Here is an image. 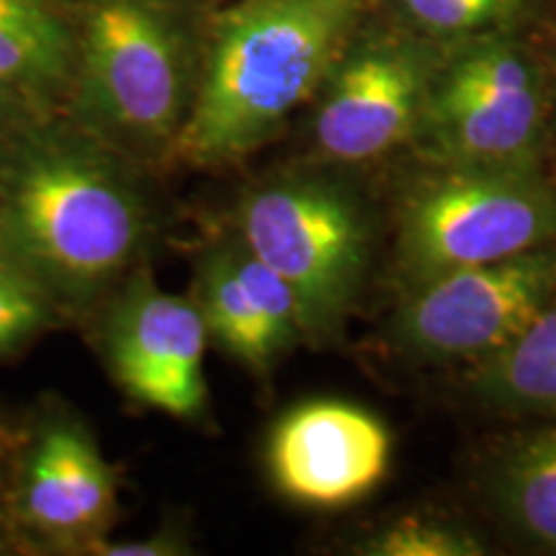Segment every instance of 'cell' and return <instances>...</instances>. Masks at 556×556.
Listing matches in <instances>:
<instances>
[{
	"instance_id": "cell-1",
	"label": "cell",
	"mask_w": 556,
	"mask_h": 556,
	"mask_svg": "<svg viewBox=\"0 0 556 556\" xmlns=\"http://www.w3.org/2000/svg\"><path fill=\"white\" fill-rule=\"evenodd\" d=\"M152 176L65 114L26 124L0 152V258L90 319L163 235Z\"/></svg>"
},
{
	"instance_id": "cell-2",
	"label": "cell",
	"mask_w": 556,
	"mask_h": 556,
	"mask_svg": "<svg viewBox=\"0 0 556 556\" xmlns=\"http://www.w3.org/2000/svg\"><path fill=\"white\" fill-rule=\"evenodd\" d=\"M377 0H235L208 26L197 103L173 163L227 168L315 101Z\"/></svg>"
},
{
	"instance_id": "cell-3",
	"label": "cell",
	"mask_w": 556,
	"mask_h": 556,
	"mask_svg": "<svg viewBox=\"0 0 556 556\" xmlns=\"http://www.w3.org/2000/svg\"><path fill=\"white\" fill-rule=\"evenodd\" d=\"M78 65L62 114L150 170L197 103L217 0H73Z\"/></svg>"
},
{
	"instance_id": "cell-4",
	"label": "cell",
	"mask_w": 556,
	"mask_h": 556,
	"mask_svg": "<svg viewBox=\"0 0 556 556\" xmlns=\"http://www.w3.org/2000/svg\"><path fill=\"white\" fill-rule=\"evenodd\" d=\"M232 232L287 281L304 340L332 343L371 268L374 225L364 199L325 170H283L242 193Z\"/></svg>"
},
{
	"instance_id": "cell-5",
	"label": "cell",
	"mask_w": 556,
	"mask_h": 556,
	"mask_svg": "<svg viewBox=\"0 0 556 556\" xmlns=\"http://www.w3.org/2000/svg\"><path fill=\"white\" fill-rule=\"evenodd\" d=\"M554 114L552 60L528 31L443 47L409 148L426 165L541 168Z\"/></svg>"
},
{
	"instance_id": "cell-6",
	"label": "cell",
	"mask_w": 556,
	"mask_h": 556,
	"mask_svg": "<svg viewBox=\"0 0 556 556\" xmlns=\"http://www.w3.org/2000/svg\"><path fill=\"white\" fill-rule=\"evenodd\" d=\"M397 204L402 289L556 242V184L541 168L426 165Z\"/></svg>"
},
{
	"instance_id": "cell-7",
	"label": "cell",
	"mask_w": 556,
	"mask_h": 556,
	"mask_svg": "<svg viewBox=\"0 0 556 556\" xmlns=\"http://www.w3.org/2000/svg\"><path fill=\"white\" fill-rule=\"evenodd\" d=\"M443 47L374 3L309 103L319 163L358 165L409 144Z\"/></svg>"
},
{
	"instance_id": "cell-8",
	"label": "cell",
	"mask_w": 556,
	"mask_h": 556,
	"mask_svg": "<svg viewBox=\"0 0 556 556\" xmlns=\"http://www.w3.org/2000/svg\"><path fill=\"white\" fill-rule=\"evenodd\" d=\"M119 516V477L73 407L52 402L21 430L0 495L16 552L93 556Z\"/></svg>"
},
{
	"instance_id": "cell-9",
	"label": "cell",
	"mask_w": 556,
	"mask_h": 556,
	"mask_svg": "<svg viewBox=\"0 0 556 556\" xmlns=\"http://www.w3.org/2000/svg\"><path fill=\"white\" fill-rule=\"evenodd\" d=\"M554 296L556 242L407 289L392 336L417 361L477 364L513 343Z\"/></svg>"
},
{
	"instance_id": "cell-10",
	"label": "cell",
	"mask_w": 556,
	"mask_h": 556,
	"mask_svg": "<svg viewBox=\"0 0 556 556\" xmlns=\"http://www.w3.org/2000/svg\"><path fill=\"white\" fill-rule=\"evenodd\" d=\"M90 319L103 364L131 402L180 422L206 420L212 340L197 299L160 287L148 261Z\"/></svg>"
},
{
	"instance_id": "cell-11",
	"label": "cell",
	"mask_w": 556,
	"mask_h": 556,
	"mask_svg": "<svg viewBox=\"0 0 556 556\" xmlns=\"http://www.w3.org/2000/svg\"><path fill=\"white\" fill-rule=\"evenodd\" d=\"M392 433L368 409L312 400L276 420L266 469L283 497L315 510H338L377 490L392 464Z\"/></svg>"
},
{
	"instance_id": "cell-12",
	"label": "cell",
	"mask_w": 556,
	"mask_h": 556,
	"mask_svg": "<svg viewBox=\"0 0 556 556\" xmlns=\"http://www.w3.org/2000/svg\"><path fill=\"white\" fill-rule=\"evenodd\" d=\"M191 296L208 340L258 379H266L278 358L304 340L287 281L255 258L235 232L201 250Z\"/></svg>"
},
{
	"instance_id": "cell-13",
	"label": "cell",
	"mask_w": 556,
	"mask_h": 556,
	"mask_svg": "<svg viewBox=\"0 0 556 556\" xmlns=\"http://www.w3.org/2000/svg\"><path fill=\"white\" fill-rule=\"evenodd\" d=\"M78 65L73 0H0V93L62 114Z\"/></svg>"
},
{
	"instance_id": "cell-14",
	"label": "cell",
	"mask_w": 556,
	"mask_h": 556,
	"mask_svg": "<svg viewBox=\"0 0 556 556\" xmlns=\"http://www.w3.org/2000/svg\"><path fill=\"white\" fill-rule=\"evenodd\" d=\"M484 495L520 541L556 552V417L497 448L484 471Z\"/></svg>"
},
{
	"instance_id": "cell-15",
	"label": "cell",
	"mask_w": 556,
	"mask_h": 556,
	"mask_svg": "<svg viewBox=\"0 0 556 556\" xmlns=\"http://www.w3.org/2000/svg\"><path fill=\"white\" fill-rule=\"evenodd\" d=\"M471 397L507 417H556V296L503 351L467 374Z\"/></svg>"
},
{
	"instance_id": "cell-16",
	"label": "cell",
	"mask_w": 556,
	"mask_h": 556,
	"mask_svg": "<svg viewBox=\"0 0 556 556\" xmlns=\"http://www.w3.org/2000/svg\"><path fill=\"white\" fill-rule=\"evenodd\" d=\"M381 9L426 37L454 41L484 34L531 31L548 11V0H377Z\"/></svg>"
},
{
	"instance_id": "cell-17",
	"label": "cell",
	"mask_w": 556,
	"mask_h": 556,
	"mask_svg": "<svg viewBox=\"0 0 556 556\" xmlns=\"http://www.w3.org/2000/svg\"><path fill=\"white\" fill-rule=\"evenodd\" d=\"M65 323L67 317L39 283L0 258V364Z\"/></svg>"
},
{
	"instance_id": "cell-18",
	"label": "cell",
	"mask_w": 556,
	"mask_h": 556,
	"mask_svg": "<svg viewBox=\"0 0 556 556\" xmlns=\"http://www.w3.org/2000/svg\"><path fill=\"white\" fill-rule=\"evenodd\" d=\"M368 556H482L486 548L464 526L433 516L392 520L358 548Z\"/></svg>"
},
{
	"instance_id": "cell-19",
	"label": "cell",
	"mask_w": 556,
	"mask_h": 556,
	"mask_svg": "<svg viewBox=\"0 0 556 556\" xmlns=\"http://www.w3.org/2000/svg\"><path fill=\"white\" fill-rule=\"evenodd\" d=\"M189 539L178 526H163L142 539H106L93 556H180L189 554Z\"/></svg>"
},
{
	"instance_id": "cell-20",
	"label": "cell",
	"mask_w": 556,
	"mask_h": 556,
	"mask_svg": "<svg viewBox=\"0 0 556 556\" xmlns=\"http://www.w3.org/2000/svg\"><path fill=\"white\" fill-rule=\"evenodd\" d=\"M41 116H50V114H39V111L29 109L26 103L0 93V152L5 150V144H9L11 139L26 127V124L37 122Z\"/></svg>"
},
{
	"instance_id": "cell-21",
	"label": "cell",
	"mask_w": 556,
	"mask_h": 556,
	"mask_svg": "<svg viewBox=\"0 0 556 556\" xmlns=\"http://www.w3.org/2000/svg\"><path fill=\"white\" fill-rule=\"evenodd\" d=\"M18 438H21L18 428L5 426V422L0 420V495H3L5 477H9L11 458H13V451L18 446Z\"/></svg>"
},
{
	"instance_id": "cell-22",
	"label": "cell",
	"mask_w": 556,
	"mask_h": 556,
	"mask_svg": "<svg viewBox=\"0 0 556 556\" xmlns=\"http://www.w3.org/2000/svg\"><path fill=\"white\" fill-rule=\"evenodd\" d=\"M552 75H554V109H556V21H554V58H552Z\"/></svg>"
}]
</instances>
